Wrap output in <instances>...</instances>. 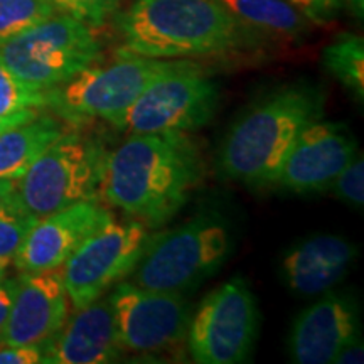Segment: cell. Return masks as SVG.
I'll return each instance as SVG.
<instances>
[{
    "label": "cell",
    "instance_id": "obj_20",
    "mask_svg": "<svg viewBox=\"0 0 364 364\" xmlns=\"http://www.w3.org/2000/svg\"><path fill=\"white\" fill-rule=\"evenodd\" d=\"M322 65L332 78L364 102V41L361 36L344 33L324 49Z\"/></svg>",
    "mask_w": 364,
    "mask_h": 364
},
{
    "label": "cell",
    "instance_id": "obj_21",
    "mask_svg": "<svg viewBox=\"0 0 364 364\" xmlns=\"http://www.w3.org/2000/svg\"><path fill=\"white\" fill-rule=\"evenodd\" d=\"M56 14L48 0H0V44Z\"/></svg>",
    "mask_w": 364,
    "mask_h": 364
},
{
    "label": "cell",
    "instance_id": "obj_25",
    "mask_svg": "<svg viewBox=\"0 0 364 364\" xmlns=\"http://www.w3.org/2000/svg\"><path fill=\"white\" fill-rule=\"evenodd\" d=\"M329 191L348 206L363 209L364 203V161L356 154L351 162L332 181Z\"/></svg>",
    "mask_w": 364,
    "mask_h": 364
},
{
    "label": "cell",
    "instance_id": "obj_12",
    "mask_svg": "<svg viewBox=\"0 0 364 364\" xmlns=\"http://www.w3.org/2000/svg\"><path fill=\"white\" fill-rule=\"evenodd\" d=\"M356 154L358 144L348 127L321 117L295 139L275 184L297 194L324 193Z\"/></svg>",
    "mask_w": 364,
    "mask_h": 364
},
{
    "label": "cell",
    "instance_id": "obj_17",
    "mask_svg": "<svg viewBox=\"0 0 364 364\" xmlns=\"http://www.w3.org/2000/svg\"><path fill=\"white\" fill-rule=\"evenodd\" d=\"M359 255L353 241L338 235H316L299 241L282 260V279L304 297L322 295L348 275Z\"/></svg>",
    "mask_w": 364,
    "mask_h": 364
},
{
    "label": "cell",
    "instance_id": "obj_13",
    "mask_svg": "<svg viewBox=\"0 0 364 364\" xmlns=\"http://www.w3.org/2000/svg\"><path fill=\"white\" fill-rule=\"evenodd\" d=\"M70 314L61 268L22 273L14 287L12 307L0 343L44 348L61 331Z\"/></svg>",
    "mask_w": 364,
    "mask_h": 364
},
{
    "label": "cell",
    "instance_id": "obj_29",
    "mask_svg": "<svg viewBox=\"0 0 364 364\" xmlns=\"http://www.w3.org/2000/svg\"><path fill=\"white\" fill-rule=\"evenodd\" d=\"M363 351H364V346L361 338L354 339L353 343H349L346 348L341 351L338 356H336L334 363H363Z\"/></svg>",
    "mask_w": 364,
    "mask_h": 364
},
{
    "label": "cell",
    "instance_id": "obj_22",
    "mask_svg": "<svg viewBox=\"0 0 364 364\" xmlns=\"http://www.w3.org/2000/svg\"><path fill=\"white\" fill-rule=\"evenodd\" d=\"M36 221L38 218L27 213L14 194L0 204V263L12 262Z\"/></svg>",
    "mask_w": 364,
    "mask_h": 364
},
{
    "label": "cell",
    "instance_id": "obj_1",
    "mask_svg": "<svg viewBox=\"0 0 364 364\" xmlns=\"http://www.w3.org/2000/svg\"><path fill=\"white\" fill-rule=\"evenodd\" d=\"M204 161L188 132L130 134L107 154L100 196L147 228L172 220L201 184Z\"/></svg>",
    "mask_w": 364,
    "mask_h": 364
},
{
    "label": "cell",
    "instance_id": "obj_2",
    "mask_svg": "<svg viewBox=\"0 0 364 364\" xmlns=\"http://www.w3.org/2000/svg\"><path fill=\"white\" fill-rule=\"evenodd\" d=\"M117 27L122 49L156 59L225 56L255 41L220 0H134Z\"/></svg>",
    "mask_w": 364,
    "mask_h": 364
},
{
    "label": "cell",
    "instance_id": "obj_24",
    "mask_svg": "<svg viewBox=\"0 0 364 364\" xmlns=\"http://www.w3.org/2000/svg\"><path fill=\"white\" fill-rule=\"evenodd\" d=\"M48 2L56 12L75 17L93 29L110 19L122 0H48Z\"/></svg>",
    "mask_w": 364,
    "mask_h": 364
},
{
    "label": "cell",
    "instance_id": "obj_16",
    "mask_svg": "<svg viewBox=\"0 0 364 364\" xmlns=\"http://www.w3.org/2000/svg\"><path fill=\"white\" fill-rule=\"evenodd\" d=\"M124 349L118 343L115 317L108 294L76 309L71 318L44 346L49 364H107L117 361Z\"/></svg>",
    "mask_w": 364,
    "mask_h": 364
},
{
    "label": "cell",
    "instance_id": "obj_31",
    "mask_svg": "<svg viewBox=\"0 0 364 364\" xmlns=\"http://www.w3.org/2000/svg\"><path fill=\"white\" fill-rule=\"evenodd\" d=\"M14 189H16V181L0 179V204L11 198L14 194Z\"/></svg>",
    "mask_w": 364,
    "mask_h": 364
},
{
    "label": "cell",
    "instance_id": "obj_4",
    "mask_svg": "<svg viewBox=\"0 0 364 364\" xmlns=\"http://www.w3.org/2000/svg\"><path fill=\"white\" fill-rule=\"evenodd\" d=\"M233 236L213 216L194 218L184 225L150 236L132 284L157 292L188 294L225 265Z\"/></svg>",
    "mask_w": 364,
    "mask_h": 364
},
{
    "label": "cell",
    "instance_id": "obj_8",
    "mask_svg": "<svg viewBox=\"0 0 364 364\" xmlns=\"http://www.w3.org/2000/svg\"><path fill=\"white\" fill-rule=\"evenodd\" d=\"M220 86L201 65L174 59L112 125L127 134L193 132L211 124Z\"/></svg>",
    "mask_w": 364,
    "mask_h": 364
},
{
    "label": "cell",
    "instance_id": "obj_3",
    "mask_svg": "<svg viewBox=\"0 0 364 364\" xmlns=\"http://www.w3.org/2000/svg\"><path fill=\"white\" fill-rule=\"evenodd\" d=\"M326 95L299 81L272 91L228 130L218 152V169L248 188L275 184L287 154L300 132L324 117Z\"/></svg>",
    "mask_w": 364,
    "mask_h": 364
},
{
    "label": "cell",
    "instance_id": "obj_18",
    "mask_svg": "<svg viewBox=\"0 0 364 364\" xmlns=\"http://www.w3.org/2000/svg\"><path fill=\"white\" fill-rule=\"evenodd\" d=\"M63 134L61 120L41 112L24 124L0 132V179H21L36 159Z\"/></svg>",
    "mask_w": 364,
    "mask_h": 364
},
{
    "label": "cell",
    "instance_id": "obj_28",
    "mask_svg": "<svg viewBox=\"0 0 364 364\" xmlns=\"http://www.w3.org/2000/svg\"><path fill=\"white\" fill-rule=\"evenodd\" d=\"M14 287H16V280L0 282V334H2L4 327L7 324L9 312H11L12 307Z\"/></svg>",
    "mask_w": 364,
    "mask_h": 364
},
{
    "label": "cell",
    "instance_id": "obj_6",
    "mask_svg": "<svg viewBox=\"0 0 364 364\" xmlns=\"http://www.w3.org/2000/svg\"><path fill=\"white\" fill-rule=\"evenodd\" d=\"M171 63L120 49L115 61L103 66L91 65L66 83L46 91V107L73 127L95 120L112 124Z\"/></svg>",
    "mask_w": 364,
    "mask_h": 364
},
{
    "label": "cell",
    "instance_id": "obj_27",
    "mask_svg": "<svg viewBox=\"0 0 364 364\" xmlns=\"http://www.w3.org/2000/svg\"><path fill=\"white\" fill-rule=\"evenodd\" d=\"M44 361V348L0 343V364H38Z\"/></svg>",
    "mask_w": 364,
    "mask_h": 364
},
{
    "label": "cell",
    "instance_id": "obj_10",
    "mask_svg": "<svg viewBox=\"0 0 364 364\" xmlns=\"http://www.w3.org/2000/svg\"><path fill=\"white\" fill-rule=\"evenodd\" d=\"M150 240L139 221H107L93 231L61 267L73 307L81 309L107 295L132 275Z\"/></svg>",
    "mask_w": 364,
    "mask_h": 364
},
{
    "label": "cell",
    "instance_id": "obj_9",
    "mask_svg": "<svg viewBox=\"0 0 364 364\" xmlns=\"http://www.w3.org/2000/svg\"><path fill=\"white\" fill-rule=\"evenodd\" d=\"M260 312L248 282L228 280L208 294L191 316L188 349L199 364H236L248 361L257 343Z\"/></svg>",
    "mask_w": 364,
    "mask_h": 364
},
{
    "label": "cell",
    "instance_id": "obj_19",
    "mask_svg": "<svg viewBox=\"0 0 364 364\" xmlns=\"http://www.w3.org/2000/svg\"><path fill=\"white\" fill-rule=\"evenodd\" d=\"M228 11L255 34L285 41L302 39L311 22L287 0H220Z\"/></svg>",
    "mask_w": 364,
    "mask_h": 364
},
{
    "label": "cell",
    "instance_id": "obj_5",
    "mask_svg": "<svg viewBox=\"0 0 364 364\" xmlns=\"http://www.w3.org/2000/svg\"><path fill=\"white\" fill-rule=\"evenodd\" d=\"M105 159L107 152L98 140L78 130H65L16 181L14 196L38 220L76 203L97 199Z\"/></svg>",
    "mask_w": 364,
    "mask_h": 364
},
{
    "label": "cell",
    "instance_id": "obj_14",
    "mask_svg": "<svg viewBox=\"0 0 364 364\" xmlns=\"http://www.w3.org/2000/svg\"><path fill=\"white\" fill-rule=\"evenodd\" d=\"M112 213L97 199L73 204L39 218L12 258L22 273L61 268L88 236L112 220Z\"/></svg>",
    "mask_w": 364,
    "mask_h": 364
},
{
    "label": "cell",
    "instance_id": "obj_7",
    "mask_svg": "<svg viewBox=\"0 0 364 364\" xmlns=\"http://www.w3.org/2000/svg\"><path fill=\"white\" fill-rule=\"evenodd\" d=\"M98 58L100 43L91 27L59 12L0 44V63L38 91L66 83Z\"/></svg>",
    "mask_w": 364,
    "mask_h": 364
},
{
    "label": "cell",
    "instance_id": "obj_30",
    "mask_svg": "<svg viewBox=\"0 0 364 364\" xmlns=\"http://www.w3.org/2000/svg\"><path fill=\"white\" fill-rule=\"evenodd\" d=\"M38 113H39V110H24L19 113H14V115H9V117H0V132L11 129V127L24 124V122L34 118Z\"/></svg>",
    "mask_w": 364,
    "mask_h": 364
},
{
    "label": "cell",
    "instance_id": "obj_33",
    "mask_svg": "<svg viewBox=\"0 0 364 364\" xmlns=\"http://www.w3.org/2000/svg\"><path fill=\"white\" fill-rule=\"evenodd\" d=\"M6 267H7V265H4V263H0V282L4 280V273H6Z\"/></svg>",
    "mask_w": 364,
    "mask_h": 364
},
{
    "label": "cell",
    "instance_id": "obj_11",
    "mask_svg": "<svg viewBox=\"0 0 364 364\" xmlns=\"http://www.w3.org/2000/svg\"><path fill=\"white\" fill-rule=\"evenodd\" d=\"M118 343L134 354H162L188 338L191 306L184 294L157 292L120 282L108 294Z\"/></svg>",
    "mask_w": 364,
    "mask_h": 364
},
{
    "label": "cell",
    "instance_id": "obj_26",
    "mask_svg": "<svg viewBox=\"0 0 364 364\" xmlns=\"http://www.w3.org/2000/svg\"><path fill=\"white\" fill-rule=\"evenodd\" d=\"M297 9L311 24L326 26L339 16L343 11V0H287Z\"/></svg>",
    "mask_w": 364,
    "mask_h": 364
},
{
    "label": "cell",
    "instance_id": "obj_15",
    "mask_svg": "<svg viewBox=\"0 0 364 364\" xmlns=\"http://www.w3.org/2000/svg\"><path fill=\"white\" fill-rule=\"evenodd\" d=\"M358 338L356 304L348 295L329 290L295 318L289 338V354L299 364H329Z\"/></svg>",
    "mask_w": 364,
    "mask_h": 364
},
{
    "label": "cell",
    "instance_id": "obj_23",
    "mask_svg": "<svg viewBox=\"0 0 364 364\" xmlns=\"http://www.w3.org/2000/svg\"><path fill=\"white\" fill-rule=\"evenodd\" d=\"M43 108H46V91L24 85L0 63V117Z\"/></svg>",
    "mask_w": 364,
    "mask_h": 364
},
{
    "label": "cell",
    "instance_id": "obj_32",
    "mask_svg": "<svg viewBox=\"0 0 364 364\" xmlns=\"http://www.w3.org/2000/svg\"><path fill=\"white\" fill-rule=\"evenodd\" d=\"M346 6L351 7V11L354 12V16L363 17V11H364V0H343Z\"/></svg>",
    "mask_w": 364,
    "mask_h": 364
}]
</instances>
